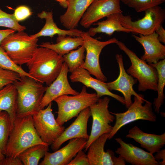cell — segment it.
<instances>
[{"instance_id":"cell-1","label":"cell","mask_w":165,"mask_h":165,"mask_svg":"<svg viewBox=\"0 0 165 165\" xmlns=\"http://www.w3.org/2000/svg\"><path fill=\"white\" fill-rule=\"evenodd\" d=\"M64 62L63 56L45 47H38L26 64L29 74L36 81L49 86L59 75Z\"/></svg>"},{"instance_id":"cell-2","label":"cell","mask_w":165,"mask_h":165,"mask_svg":"<svg viewBox=\"0 0 165 165\" xmlns=\"http://www.w3.org/2000/svg\"><path fill=\"white\" fill-rule=\"evenodd\" d=\"M38 144L48 145L43 142L38 134L34 126L32 116L16 117L7 143L6 157H17L27 148Z\"/></svg>"},{"instance_id":"cell-3","label":"cell","mask_w":165,"mask_h":165,"mask_svg":"<svg viewBox=\"0 0 165 165\" xmlns=\"http://www.w3.org/2000/svg\"><path fill=\"white\" fill-rule=\"evenodd\" d=\"M17 92L16 117L33 116L41 109L40 104L47 87L27 76L21 75L13 83Z\"/></svg>"},{"instance_id":"cell-4","label":"cell","mask_w":165,"mask_h":165,"mask_svg":"<svg viewBox=\"0 0 165 165\" xmlns=\"http://www.w3.org/2000/svg\"><path fill=\"white\" fill-rule=\"evenodd\" d=\"M38 38L24 31L12 33L2 41L0 46L16 64L21 66L31 58L38 47Z\"/></svg>"},{"instance_id":"cell-5","label":"cell","mask_w":165,"mask_h":165,"mask_svg":"<svg viewBox=\"0 0 165 165\" xmlns=\"http://www.w3.org/2000/svg\"><path fill=\"white\" fill-rule=\"evenodd\" d=\"M96 93H89L86 87H82L81 92L73 96L64 95L54 101L58 106L57 116L56 120L61 126L74 117H77L83 109L96 103L99 99Z\"/></svg>"},{"instance_id":"cell-6","label":"cell","mask_w":165,"mask_h":165,"mask_svg":"<svg viewBox=\"0 0 165 165\" xmlns=\"http://www.w3.org/2000/svg\"><path fill=\"white\" fill-rule=\"evenodd\" d=\"M116 43L130 61L131 65L127 72L138 81V91L144 92L149 90L157 91L158 75L156 68L139 58L122 42L118 40Z\"/></svg>"},{"instance_id":"cell-7","label":"cell","mask_w":165,"mask_h":165,"mask_svg":"<svg viewBox=\"0 0 165 165\" xmlns=\"http://www.w3.org/2000/svg\"><path fill=\"white\" fill-rule=\"evenodd\" d=\"M110 112L114 115L116 121L109 134L108 139H112L124 126L139 120L155 122L156 116L152 110V103L144 98L134 96V101L126 112L119 113Z\"/></svg>"},{"instance_id":"cell-8","label":"cell","mask_w":165,"mask_h":165,"mask_svg":"<svg viewBox=\"0 0 165 165\" xmlns=\"http://www.w3.org/2000/svg\"><path fill=\"white\" fill-rule=\"evenodd\" d=\"M110 98L105 97L99 98L95 103L89 107L93 121L90 134L85 147V151H87L91 144L101 135L110 133L113 129L110 123L115 119L108 110Z\"/></svg>"},{"instance_id":"cell-9","label":"cell","mask_w":165,"mask_h":165,"mask_svg":"<svg viewBox=\"0 0 165 165\" xmlns=\"http://www.w3.org/2000/svg\"><path fill=\"white\" fill-rule=\"evenodd\" d=\"M81 37L83 38L86 52L85 61L79 67L87 70L96 79L103 82L107 81L106 77L103 74L99 63V57L103 49L106 46L116 43L118 40L115 38L101 41L94 38L87 32L83 31Z\"/></svg>"},{"instance_id":"cell-10","label":"cell","mask_w":165,"mask_h":165,"mask_svg":"<svg viewBox=\"0 0 165 165\" xmlns=\"http://www.w3.org/2000/svg\"><path fill=\"white\" fill-rule=\"evenodd\" d=\"M145 12L143 18L135 21L132 20L130 16L123 15L122 25L130 30L134 34L145 35L153 33L164 22L165 10L158 6L148 9Z\"/></svg>"},{"instance_id":"cell-11","label":"cell","mask_w":165,"mask_h":165,"mask_svg":"<svg viewBox=\"0 0 165 165\" xmlns=\"http://www.w3.org/2000/svg\"><path fill=\"white\" fill-rule=\"evenodd\" d=\"M52 103L45 109H40L32 116L36 131L42 140L49 145H51L62 134L64 127L60 125L52 112Z\"/></svg>"},{"instance_id":"cell-12","label":"cell","mask_w":165,"mask_h":165,"mask_svg":"<svg viewBox=\"0 0 165 165\" xmlns=\"http://www.w3.org/2000/svg\"><path fill=\"white\" fill-rule=\"evenodd\" d=\"M120 0H94L82 16L80 23L87 28L102 18L111 14L122 13Z\"/></svg>"},{"instance_id":"cell-13","label":"cell","mask_w":165,"mask_h":165,"mask_svg":"<svg viewBox=\"0 0 165 165\" xmlns=\"http://www.w3.org/2000/svg\"><path fill=\"white\" fill-rule=\"evenodd\" d=\"M109 133L105 134L99 137L90 145L87 155L90 165H125L126 162L119 155L116 156L114 152L108 149L104 151L105 143Z\"/></svg>"},{"instance_id":"cell-14","label":"cell","mask_w":165,"mask_h":165,"mask_svg":"<svg viewBox=\"0 0 165 165\" xmlns=\"http://www.w3.org/2000/svg\"><path fill=\"white\" fill-rule=\"evenodd\" d=\"M115 57L119 68V76L115 80L105 83V84L109 91L117 90L123 94L125 102V105L128 108L132 103V95L140 98H144V96L137 94L134 90L133 86L137 82L138 80L126 72L124 66L123 56L117 53Z\"/></svg>"},{"instance_id":"cell-15","label":"cell","mask_w":165,"mask_h":165,"mask_svg":"<svg viewBox=\"0 0 165 165\" xmlns=\"http://www.w3.org/2000/svg\"><path fill=\"white\" fill-rule=\"evenodd\" d=\"M87 140L81 138L70 140L69 143L61 148L50 153L46 152L40 165H68L80 150L85 148Z\"/></svg>"},{"instance_id":"cell-16","label":"cell","mask_w":165,"mask_h":165,"mask_svg":"<svg viewBox=\"0 0 165 165\" xmlns=\"http://www.w3.org/2000/svg\"><path fill=\"white\" fill-rule=\"evenodd\" d=\"M91 116L90 107L82 110L74 121L65 129L61 135L51 145L52 150L54 152L57 150L64 142L73 138H81L87 140L89 137L87 131V123Z\"/></svg>"},{"instance_id":"cell-17","label":"cell","mask_w":165,"mask_h":165,"mask_svg":"<svg viewBox=\"0 0 165 165\" xmlns=\"http://www.w3.org/2000/svg\"><path fill=\"white\" fill-rule=\"evenodd\" d=\"M68 72L67 65L64 62L59 75L47 87L40 104L41 109H43L60 96L64 95H75L79 93L73 89L69 84L68 79Z\"/></svg>"},{"instance_id":"cell-18","label":"cell","mask_w":165,"mask_h":165,"mask_svg":"<svg viewBox=\"0 0 165 165\" xmlns=\"http://www.w3.org/2000/svg\"><path fill=\"white\" fill-rule=\"evenodd\" d=\"M120 147L115 152L126 162L133 165H159L153 154L132 144L126 143L120 138L115 139Z\"/></svg>"},{"instance_id":"cell-19","label":"cell","mask_w":165,"mask_h":165,"mask_svg":"<svg viewBox=\"0 0 165 165\" xmlns=\"http://www.w3.org/2000/svg\"><path fill=\"white\" fill-rule=\"evenodd\" d=\"M86 70L78 67L71 72L69 78L72 82H80L87 88H91L96 92L100 98L106 95L111 97L123 105L125 104L123 97L111 92L107 88L105 83L93 78Z\"/></svg>"},{"instance_id":"cell-20","label":"cell","mask_w":165,"mask_h":165,"mask_svg":"<svg viewBox=\"0 0 165 165\" xmlns=\"http://www.w3.org/2000/svg\"><path fill=\"white\" fill-rule=\"evenodd\" d=\"M132 35L135 39L143 47L144 54L140 58L148 64H155L165 59V46L160 41L155 32L147 35Z\"/></svg>"},{"instance_id":"cell-21","label":"cell","mask_w":165,"mask_h":165,"mask_svg":"<svg viewBox=\"0 0 165 165\" xmlns=\"http://www.w3.org/2000/svg\"><path fill=\"white\" fill-rule=\"evenodd\" d=\"M94 0H68L67 10L60 16L62 25L68 30L76 28L85 12Z\"/></svg>"},{"instance_id":"cell-22","label":"cell","mask_w":165,"mask_h":165,"mask_svg":"<svg viewBox=\"0 0 165 165\" xmlns=\"http://www.w3.org/2000/svg\"><path fill=\"white\" fill-rule=\"evenodd\" d=\"M140 144L141 147L153 154L165 144V133L160 135L145 133L137 126L130 129L126 136Z\"/></svg>"},{"instance_id":"cell-23","label":"cell","mask_w":165,"mask_h":165,"mask_svg":"<svg viewBox=\"0 0 165 165\" xmlns=\"http://www.w3.org/2000/svg\"><path fill=\"white\" fill-rule=\"evenodd\" d=\"M38 16L45 20V24L42 29L38 33L31 35L33 38L41 36L53 37L54 35L70 36L72 37H81L83 31L76 28L68 30L59 28L54 22L52 11H42L38 13Z\"/></svg>"},{"instance_id":"cell-24","label":"cell","mask_w":165,"mask_h":165,"mask_svg":"<svg viewBox=\"0 0 165 165\" xmlns=\"http://www.w3.org/2000/svg\"><path fill=\"white\" fill-rule=\"evenodd\" d=\"M122 13H117L111 14L106 17V19L103 21L94 23L97 26L91 28L87 32L91 36L97 34L103 33L110 36L116 31H121L127 33L131 32L130 30L123 27L121 24Z\"/></svg>"},{"instance_id":"cell-25","label":"cell","mask_w":165,"mask_h":165,"mask_svg":"<svg viewBox=\"0 0 165 165\" xmlns=\"http://www.w3.org/2000/svg\"><path fill=\"white\" fill-rule=\"evenodd\" d=\"M17 98V91L13 84H8L0 89V111H6L9 114L12 126L16 117Z\"/></svg>"},{"instance_id":"cell-26","label":"cell","mask_w":165,"mask_h":165,"mask_svg":"<svg viewBox=\"0 0 165 165\" xmlns=\"http://www.w3.org/2000/svg\"><path fill=\"white\" fill-rule=\"evenodd\" d=\"M57 42L55 44L51 43L49 42H43L39 46L50 49L63 56L82 46L84 43L83 39L81 37H66L62 35L58 36Z\"/></svg>"},{"instance_id":"cell-27","label":"cell","mask_w":165,"mask_h":165,"mask_svg":"<svg viewBox=\"0 0 165 165\" xmlns=\"http://www.w3.org/2000/svg\"><path fill=\"white\" fill-rule=\"evenodd\" d=\"M48 150V145H36L27 148L18 157L24 165H38L40 160Z\"/></svg>"},{"instance_id":"cell-28","label":"cell","mask_w":165,"mask_h":165,"mask_svg":"<svg viewBox=\"0 0 165 165\" xmlns=\"http://www.w3.org/2000/svg\"><path fill=\"white\" fill-rule=\"evenodd\" d=\"M157 70L158 79L157 85L158 96L155 98L153 104L155 112L159 113L160 108L163 104L165 96L164 88L165 85V59L160 60L155 64H149Z\"/></svg>"},{"instance_id":"cell-29","label":"cell","mask_w":165,"mask_h":165,"mask_svg":"<svg viewBox=\"0 0 165 165\" xmlns=\"http://www.w3.org/2000/svg\"><path fill=\"white\" fill-rule=\"evenodd\" d=\"M85 49L83 44L76 50H72L63 56L64 62L67 65L71 73L84 62Z\"/></svg>"},{"instance_id":"cell-30","label":"cell","mask_w":165,"mask_h":165,"mask_svg":"<svg viewBox=\"0 0 165 165\" xmlns=\"http://www.w3.org/2000/svg\"><path fill=\"white\" fill-rule=\"evenodd\" d=\"M12 127L9 114L6 111H0V148L5 155Z\"/></svg>"},{"instance_id":"cell-31","label":"cell","mask_w":165,"mask_h":165,"mask_svg":"<svg viewBox=\"0 0 165 165\" xmlns=\"http://www.w3.org/2000/svg\"><path fill=\"white\" fill-rule=\"evenodd\" d=\"M0 68L15 72L20 75L27 76L33 79L21 66L17 65L12 60L0 45Z\"/></svg>"},{"instance_id":"cell-32","label":"cell","mask_w":165,"mask_h":165,"mask_svg":"<svg viewBox=\"0 0 165 165\" xmlns=\"http://www.w3.org/2000/svg\"><path fill=\"white\" fill-rule=\"evenodd\" d=\"M124 4L134 9L137 12L145 11L152 7L159 6L165 0H120Z\"/></svg>"},{"instance_id":"cell-33","label":"cell","mask_w":165,"mask_h":165,"mask_svg":"<svg viewBox=\"0 0 165 165\" xmlns=\"http://www.w3.org/2000/svg\"><path fill=\"white\" fill-rule=\"evenodd\" d=\"M0 27H6L16 31H24L26 27L20 24L13 14L7 13L0 8Z\"/></svg>"},{"instance_id":"cell-34","label":"cell","mask_w":165,"mask_h":165,"mask_svg":"<svg viewBox=\"0 0 165 165\" xmlns=\"http://www.w3.org/2000/svg\"><path fill=\"white\" fill-rule=\"evenodd\" d=\"M20 77L17 72L0 68V89L8 84H13Z\"/></svg>"},{"instance_id":"cell-35","label":"cell","mask_w":165,"mask_h":165,"mask_svg":"<svg viewBox=\"0 0 165 165\" xmlns=\"http://www.w3.org/2000/svg\"><path fill=\"white\" fill-rule=\"evenodd\" d=\"M13 14L16 20L19 22L29 17L32 14V12L28 7L21 6L16 8Z\"/></svg>"},{"instance_id":"cell-36","label":"cell","mask_w":165,"mask_h":165,"mask_svg":"<svg viewBox=\"0 0 165 165\" xmlns=\"http://www.w3.org/2000/svg\"><path fill=\"white\" fill-rule=\"evenodd\" d=\"M90 165L87 156L82 150L79 151L68 165Z\"/></svg>"},{"instance_id":"cell-37","label":"cell","mask_w":165,"mask_h":165,"mask_svg":"<svg viewBox=\"0 0 165 165\" xmlns=\"http://www.w3.org/2000/svg\"><path fill=\"white\" fill-rule=\"evenodd\" d=\"M23 164L18 157L12 158L6 157L4 160V165H23Z\"/></svg>"},{"instance_id":"cell-38","label":"cell","mask_w":165,"mask_h":165,"mask_svg":"<svg viewBox=\"0 0 165 165\" xmlns=\"http://www.w3.org/2000/svg\"><path fill=\"white\" fill-rule=\"evenodd\" d=\"M156 153L154 156L155 159L159 163L161 162V165H165V149H160L156 152Z\"/></svg>"},{"instance_id":"cell-39","label":"cell","mask_w":165,"mask_h":165,"mask_svg":"<svg viewBox=\"0 0 165 165\" xmlns=\"http://www.w3.org/2000/svg\"><path fill=\"white\" fill-rule=\"evenodd\" d=\"M155 32L157 34L158 38L161 42L165 43V30L162 25H160L156 30Z\"/></svg>"},{"instance_id":"cell-40","label":"cell","mask_w":165,"mask_h":165,"mask_svg":"<svg viewBox=\"0 0 165 165\" xmlns=\"http://www.w3.org/2000/svg\"><path fill=\"white\" fill-rule=\"evenodd\" d=\"M16 31L10 28L0 30V45L3 39L9 35L15 32Z\"/></svg>"},{"instance_id":"cell-41","label":"cell","mask_w":165,"mask_h":165,"mask_svg":"<svg viewBox=\"0 0 165 165\" xmlns=\"http://www.w3.org/2000/svg\"><path fill=\"white\" fill-rule=\"evenodd\" d=\"M59 2L60 5L64 8H67L68 0H55Z\"/></svg>"},{"instance_id":"cell-42","label":"cell","mask_w":165,"mask_h":165,"mask_svg":"<svg viewBox=\"0 0 165 165\" xmlns=\"http://www.w3.org/2000/svg\"><path fill=\"white\" fill-rule=\"evenodd\" d=\"M6 157V156L2 152L0 148V159L1 160H4Z\"/></svg>"},{"instance_id":"cell-43","label":"cell","mask_w":165,"mask_h":165,"mask_svg":"<svg viewBox=\"0 0 165 165\" xmlns=\"http://www.w3.org/2000/svg\"><path fill=\"white\" fill-rule=\"evenodd\" d=\"M4 160L0 159V165H4Z\"/></svg>"}]
</instances>
